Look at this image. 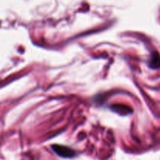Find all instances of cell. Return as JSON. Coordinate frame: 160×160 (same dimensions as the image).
Returning a JSON list of instances; mask_svg holds the SVG:
<instances>
[{"instance_id":"obj_1","label":"cell","mask_w":160,"mask_h":160,"mask_svg":"<svg viewBox=\"0 0 160 160\" xmlns=\"http://www.w3.org/2000/svg\"><path fill=\"white\" fill-rule=\"evenodd\" d=\"M52 148L53 151L58 155L63 158H71L73 157L75 155V152L72 148L69 147L64 146V145H54L52 146Z\"/></svg>"},{"instance_id":"obj_2","label":"cell","mask_w":160,"mask_h":160,"mask_svg":"<svg viewBox=\"0 0 160 160\" xmlns=\"http://www.w3.org/2000/svg\"><path fill=\"white\" fill-rule=\"evenodd\" d=\"M160 66V56L157 52L154 53L150 59V67L152 68H158Z\"/></svg>"}]
</instances>
